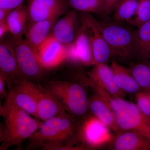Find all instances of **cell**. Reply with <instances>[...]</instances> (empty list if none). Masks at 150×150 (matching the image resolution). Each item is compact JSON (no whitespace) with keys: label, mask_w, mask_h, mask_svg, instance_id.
Returning a JSON list of instances; mask_svg holds the SVG:
<instances>
[{"label":"cell","mask_w":150,"mask_h":150,"mask_svg":"<svg viewBox=\"0 0 150 150\" xmlns=\"http://www.w3.org/2000/svg\"><path fill=\"white\" fill-rule=\"evenodd\" d=\"M66 60L74 63H81L80 59L74 42L67 45Z\"/></svg>","instance_id":"obj_28"},{"label":"cell","mask_w":150,"mask_h":150,"mask_svg":"<svg viewBox=\"0 0 150 150\" xmlns=\"http://www.w3.org/2000/svg\"><path fill=\"white\" fill-rule=\"evenodd\" d=\"M6 83H7L6 78L2 74H0V96L1 99L7 97L8 93L7 92L5 88Z\"/></svg>","instance_id":"obj_31"},{"label":"cell","mask_w":150,"mask_h":150,"mask_svg":"<svg viewBox=\"0 0 150 150\" xmlns=\"http://www.w3.org/2000/svg\"><path fill=\"white\" fill-rule=\"evenodd\" d=\"M89 108L91 114L103 122L114 133L120 130L110 106L99 95L95 93L89 98Z\"/></svg>","instance_id":"obj_17"},{"label":"cell","mask_w":150,"mask_h":150,"mask_svg":"<svg viewBox=\"0 0 150 150\" xmlns=\"http://www.w3.org/2000/svg\"><path fill=\"white\" fill-rule=\"evenodd\" d=\"M11 10L0 8V22L6 21Z\"/></svg>","instance_id":"obj_33"},{"label":"cell","mask_w":150,"mask_h":150,"mask_svg":"<svg viewBox=\"0 0 150 150\" xmlns=\"http://www.w3.org/2000/svg\"><path fill=\"white\" fill-rule=\"evenodd\" d=\"M150 19V0H139L137 11L127 23L136 28Z\"/></svg>","instance_id":"obj_26"},{"label":"cell","mask_w":150,"mask_h":150,"mask_svg":"<svg viewBox=\"0 0 150 150\" xmlns=\"http://www.w3.org/2000/svg\"><path fill=\"white\" fill-rule=\"evenodd\" d=\"M138 107L145 115L150 117V90H143L135 95Z\"/></svg>","instance_id":"obj_27"},{"label":"cell","mask_w":150,"mask_h":150,"mask_svg":"<svg viewBox=\"0 0 150 150\" xmlns=\"http://www.w3.org/2000/svg\"><path fill=\"white\" fill-rule=\"evenodd\" d=\"M25 0H0V8L12 10L23 4Z\"/></svg>","instance_id":"obj_29"},{"label":"cell","mask_w":150,"mask_h":150,"mask_svg":"<svg viewBox=\"0 0 150 150\" xmlns=\"http://www.w3.org/2000/svg\"><path fill=\"white\" fill-rule=\"evenodd\" d=\"M135 31L138 61L150 57V19L137 28Z\"/></svg>","instance_id":"obj_23"},{"label":"cell","mask_w":150,"mask_h":150,"mask_svg":"<svg viewBox=\"0 0 150 150\" xmlns=\"http://www.w3.org/2000/svg\"><path fill=\"white\" fill-rule=\"evenodd\" d=\"M81 21L87 30L91 43L94 64H108L110 59V51L100 28L99 21L91 14L80 13Z\"/></svg>","instance_id":"obj_9"},{"label":"cell","mask_w":150,"mask_h":150,"mask_svg":"<svg viewBox=\"0 0 150 150\" xmlns=\"http://www.w3.org/2000/svg\"><path fill=\"white\" fill-rule=\"evenodd\" d=\"M86 81L88 86L109 105L120 130H136L150 137V117L143 113L137 104L123 98L113 96L98 86Z\"/></svg>","instance_id":"obj_4"},{"label":"cell","mask_w":150,"mask_h":150,"mask_svg":"<svg viewBox=\"0 0 150 150\" xmlns=\"http://www.w3.org/2000/svg\"><path fill=\"white\" fill-rule=\"evenodd\" d=\"M28 23L58 18L69 11L64 0H28Z\"/></svg>","instance_id":"obj_10"},{"label":"cell","mask_w":150,"mask_h":150,"mask_svg":"<svg viewBox=\"0 0 150 150\" xmlns=\"http://www.w3.org/2000/svg\"><path fill=\"white\" fill-rule=\"evenodd\" d=\"M9 32V29L6 22H0V38L1 39L7 33Z\"/></svg>","instance_id":"obj_32"},{"label":"cell","mask_w":150,"mask_h":150,"mask_svg":"<svg viewBox=\"0 0 150 150\" xmlns=\"http://www.w3.org/2000/svg\"><path fill=\"white\" fill-rule=\"evenodd\" d=\"M11 41L19 69L23 77L31 81L40 78L44 69L38 59L35 49L22 38H13Z\"/></svg>","instance_id":"obj_7"},{"label":"cell","mask_w":150,"mask_h":150,"mask_svg":"<svg viewBox=\"0 0 150 150\" xmlns=\"http://www.w3.org/2000/svg\"><path fill=\"white\" fill-rule=\"evenodd\" d=\"M35 51L43 69H50L58 67L66 60L67 45L50 35Z\"/></svg>","instance_id":"obj_11"},{"label":"cell","mask_w":150,"mask_h":150,"mask_svg":"<svg viewBox=\"0 0 150 150\" xmlns=\"http://www.w3.org/2000/svg\"><path fill=\"white\" fill-rule=\"evenodd\" d=\"M39 85L23 79L9 89L6 101L36 118Z\"/></svg>","instance_id":"obj_8"},{"label":"cell","mask_w":150,"mask_h":150,"mask_svg":"<svg viewBox=\"0 0 150 150\" xmlns=\"http://www.w3.org/2000/svg\"><path fill=\"white\" fill-rule=\"evenodd\" d=\"M149 53H150V49H149Z\"/></svg>","instance_id":"obj_34"},{"label":"cell","mask_w":150,"mask_h":150,"mask_svg":"<svg viewBox=\"0 0 150 150\" xmlns=\"http://www.w3.org/2000/svg\"><path fill=\"white\" fill-rule=\"evenodd\" d=\"M93 66L92 69L88 74L87 80L113 96L124 98L126 94L116 86L110 66L108 64H97Z\"/></svg>","instance_id":"obj_14"},{"label":"cell","mask_w":150,"mask_h":150,"mask_svg":"<svg viewBox=\"0 0 150 150\" xmlns=\"http://www.w3.org/2000/svg\"><path fill=\"white\" fill-rule=\"evenodd\" d=\"M143 90H150V61L141 60L132 62L127 67Z\"/></svg>","instance_id":"obj_22"},{"label":"cell","mask_w":150,"mask_h":150,"mask_svg":"<svg viewBox=\"0 0 150 150\" xmlns=\"http://www.w3.org/2000/svg\"><path fill=\"white\" fill-rule=\"evenodd\" d=\"M103 122L90 113L81 121L79 132V143L85 150L96 149L108 145L114 134Z\"/></svg>","instance_id":"obj_6"},{"label":"cell","mask_w":150,"mask_h":150,"mask_svg":"<svg viewBox=\"0 0 150 150\" xmlns=\"http://www.w3.org/2000/svg\"><path fill=\"white\" fill-rule=\"evenodd\" d=\"M6 22L13 37L21 38L25 33L28 23L26 6L22 4L11 10Z\"/></svg>","instance_id":"obj_20"},{"label":"cell","mask_w":150,"mask_h":150,"mask_svg":"<svg viewBox=\"0 0 150 150\" xmlns=\"http://www.w3.org/2000/svg\"><path fill=\"white\" fill-rule=\"evenodd\" d=\"M0 74L6 78L9 89L23 79L15 56L11 41L1 43Z\"/></svg>","instance_id":"obj_13"},{"label":"cell","mask_w":150,"mask_h":150,"mask_svg":"<svg viewBox=\"0 0 150 150\" xmlns=\"http://www.w3.org/2000/svg\"><path fill=\"white\" fill-rule=\"evenodd\" d=\"M0 115L4 121L0 137V150H8L12 146L20 150L23 142L36 132L42 123L7 101L1 105Z\"/></svg>","instance_id":"obj_2"},{"label":"cell","mask_w":150,"mask_h":150,"mask_svg":"<svg viewBox=\"0 0 150 150\" xmlns=\"http://www.w3.org/2000/svg\"><path fill=\"white\" fill-rule=\"evenodd\" d=\"M139 0H119L113 11V20L127 23L135 14Z\"/></svg>","instance_id":"obj_24"},{"label":"cell","mask_w":150,"mask_h":150,"mask_svg":"<svg viewBox=\"0 0 150 150\" xmlns=\"http://www.w3.org/2000/svg\"><path fill=\"white\" fill-rule=\"evenodd\" d=\"M66 111L55 97L45 88L39 85L36 118L42 121H46Z\"/></svg>","instance_id":"obj_16"},{"label":"cell","mask_w":150,"mask_h":150,"mask_svg":"<svg viewBox=\"0 0 150 150\" xmlns=\"http://www.w3.org/2000/svg\"><path fill=\"white\" fill-rule=\"evenodd\" d=\"M81 121L67 112L43 121L40 128L28 138V149L85 150L79 144Z\"/></svg>","instance_id":"obj_1"},{"label":"cell","mask_w":150,"mask_h":150,"mask_svg":"<svg viewBox=\"0 0 150 150\" xmlns=\"http://www.w3.org/2000/svg\"><path fill=\"white\" fill-rule=\"evenodd\" d=\"M104 5L103 14L108 15L113 12L119 0H103Z\"/></svg>","instance_id":"obj_30"},{"label":"cell","mask_w":150,"mask_h":150,"mask_svg":"<svg viewBox=\"0 0 150 150\" xmlns=\"http://www.w3.org/2000/svg\"><path fill=\"white\" fill-rule=\"evenodd\" d=\"M74 42L77 50L81 64L86 66H94L92 49L89 36L85 25L81 22Z\"/></svg>","instance_id":"obj_21"},{"label":"cell","mask_w":150,"mask_h":150,"mask_svg":"<svg viewBox=\"0 0 150 150\" xmlns=\"http://www.w3.org/2000/svg\"><path fill=\"white\" fill-rule=\"evenodd\" d=\"M69 7L80 13L103 14V0H64Z\"/></svg>","instance_id":"obj_25"},{"label":"cell","mask_w":150,"mask_h":150,"mask_svg":"<svg viewBox=\"0 0 150 150\" xmlns=\"http://www.w3.org/2000/svg\"><path fill=\"white\" fill-rule=\"evenodd\" d=\"M116 86L126 94L136 95L142 90L127 67L112 61L110 65Z\"/></svg>","instance_id":"obj_19"},{"label":"cell","mask_w":150,"mask_h":150,"mask_svg":"<svg viewBox=\"0 0 150 150\" xmlns=\"http://www.w3.org/2000/svg\"><path fill=\"white\" fill-rule=\"evenodd\" d=\"M108 149L114 150H150V137L136 130L115 132Z\"/></svg>","instance_id":"obj_12"},{"label":"cell","mask_w":150,"mask_h":150,"mask_svg":"<svg viewBox=\"0 0 150 150\" xmlns=\"http://www.w3.org/2000/svg\"><path fill=\"white\" fill-rule=\"evenodd\" d=\"M58 19H51L28 24L24 34L25 39L35 50L50 35Z\"/></svg>","instance_id":"obj_18"},{"label":"cell","mask_w":150,"mask_h":150,"mask_svg":"<svg viewBox=\"0 0 150 150\" xmlns=\"http://www.w3.org/2000/svg\"><path fill=\"white\" fill-rule=\"evenodd\" d=\"M87 86L84 77L81 82L51 81L44 88L55 97L69 115L81 121L90 113Z\"/></svg>","instance_id":"obj_5"},{"label":"cell","mask_w":150,"mask_h":150,"mask_svg":"<svg viewBox=\"0 0 150 150\" xmlns=\"http://www.w3.org/2000/svg\"><path fill=\"white\" fill-rule=\"evenodd\" d=\"M77 11H69L58 20L52 28L50 35L59 42L68 45L74 42L77 33Z\"/></svg>","instance_id":"obj_15"},{"label":"cell","mask_w":150,"mask_h":150,"mask_svg":"<svg viewBox=\"0 0 150 150\" xmlns=\"http://www.w3.org/2000/svg\"><path fill=\"white\" fill-rule=\"evenodd\" d=\"M126 22H99L100 28L110 51V59L130 64L138 61L135 31Z\"/></svg>","instance_id":"obj_3"}]
</instances>
